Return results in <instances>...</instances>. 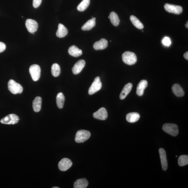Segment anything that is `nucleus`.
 I'll return each mask as SVG.
<instances>
[{
  "mask_svg": "<svg viewBox=\"0 0 188 188\" xmlns=\"http://www.w3.org/2000/svg\"><path fill=\"white\" fill-rule=\"evenodd\" d=\"M42 99L40 96H37L34 99L33 103V107L34 112H38L41 109Z\"/></svg>",
  "mask_w": 188,
  "mask_h": 188,
  "instance_id": "21",
  "label": "nucleus"
},
{
  "mask_svg": "<svg viewBox=\"0 0 188 188\" xmlns=\"http://www.w3.org/2000/svg\"><path fill=\"white\" fill-rule=\"evenodd\" d=\"M42 0H33V6L34 8H38L41 3Z\"/></svg>",
  "mask_w": 188,
  "mask_h": 188,
  "instance_id": "31",
  "label": "nucleus"
},
{
  "mask_svg": "<svg viewBox=\"0 0 188 188\" xmlns=\"http://www.w3.org/2000/svg\"><path fill=\"white\" fill-rule=\"evenodd\" d=\"M178 164L180 166H184L188 164V156L187 155L180 156L178 159Z\"/></svg>",
  "mask_w": 188,
  "mask_h": 188,
  "instance_id": "29",
  "label": "nucleus"
},
{
  "mask_svg": "<svg viewBox=\"0 0 188 188\" xmlns=\"http://www.w3.org/2000/svg\"><path fill=\"white\" fill-rule=\"evenodd\" d=\"M29 71L34 81H37L39 80L40 78L41 73L40 66L36 64L32 65L30 67Z\"/></svg>",
  "mask_w": 188,
  "mask_h": 188,
  "instance_id": "5",
  "label": "nucleus"
},
{
  "mask_svg": "<svg viewBox=\"0 0 188 188\" xmlns=\"http://www.w3.org/2000/svg\"><path fill=\"white\" fill-rule=\"evenodd\" d=\"M163 44L165 46H169L171 44L170 39L168 37H165L162 40Z\"/></svg>",
  "mask_w": 188,
  "mask_h": 188,
  "instance_id": "30",
  "label": "nucleus"
},
{
  "mask_svg": "<svg viewBox=\"0 0 188 188\" xmlns=\"http://www.w3.org/2000/svg\"><path fill=\"white\" fill-rule=\"evenodd\" d=\"M140 118V115L136 112H132L128 114L126 116V120L130 123L137 122Z\"/></svg>",
  "mask_w": 188,
  "mask_h": 188,
  "instance_id": "20",
  "label": "nucleus"
},
{
  "mask_svg": "<svg viewBox=\"0 0 188 188\" xmlns=\"http://www.w3.org/2000/svg\"><path fill=\"white\" fill-rule=\"evenodd\" d=\"M172 92L175 95L179 97H181L184 95L183 90L179 84H175L173 85L172 88Z\"/></svg>",
  "mask_w": 188,
  "mask_h": 188,
  "instance_id": "19",
  "label": "nucleus"
},
{
  "mask_svg": "<svg viewBox=\"0 0 188 188\" xmlns=\"http://www.w3.org/2000/svg\"><path fill=\"white\" fill-rule=\"evenodd\" d=\"M9 90L14 95L20 94L23 92V87L18 83L13 80H9L8 83Z\"/></svg>",
  "mask_w": 188,
  "mask_h": 188,
  "instance_id": "3",
  "label": "nucleus"
},
{
  "mask_svg": "<svg viewBox=\"0 0 188 188\" xmlns=\"http://www.w3.org/2000/svg\"><path fill=\"white\" fill-rule=\"evenodd\" d=\"M26 26L28 31L31 33L35 32L38 28V24L37 22L31 19L27 20Z\"/></svg>",
  "mask_w": 188,
  "mask_h": 188,
  "instance_id": "10",
  "label": "nucleus"
},
{
  "mask_svg": "<svg viewBox=\"0 0 188 188\" xmlns=\"http://www.w3.org/2000/svg\"><path fill=\"white\" fill-rule=\"evenodd\" d=\"M109 17L111 23L113 25L115 26L118 25L120 23V20L117 13L114 12H111Z\"/></svg>",
  "mask_w": 188,
  "mask_h": 188,
  "instance_id": "25",
  "label": "nucleus"
},
{
  "mask_svg": "<svg viewBox=\"0 0 188 188\" xmlns=\"http://www.w3.org/2000/svg\"><path fill=\"white\" fill-rule=\"evenodd\" d=\"M85 60H81L78 61L72 68L73 73L75 75L80 73L85 67Z\"/></svg>",
  "mask_w": 188,
  "mask_h": 188,
  "instance_id": "13",
  "label": "nucleus"
},
{
  "mask_svg": "<svg viewBox=\"0 0 188 188\" xmlns=\"http://www.w3.org/2000/svg\"><path fill=\"white\" fill-rule=\"evenodd\" d=\"M184 58L185 59H186V60H188V52H187L186 53H185L184 55Z\"/></svg>",
  "mask_w": 188,
  "mask_h": 188,
  "instance_id": "33",
  "label": "nucleus"
},
{
  "mask_svg": "<svg viewBox=\"0 0 188 188\" xmlns=\"http://www.w3.org/2000/svg\"><path fill=\"white\" fill-rule=\"evenodd\" d=\"M102 85V83L100 81V78L97 77L95 78L92 85L89 89L88 91L89 94L90 95H92L98 92L101 89Z\"/></svg>",
  "mask_w": 188,
  "mask_h": 188,
  "instance_id": "7",
  "label": "nucleus"
},
{
  "mask_svg": "<svg viewBox=\"0 0 188 188\" xmlns=\"http://www.w3.org/2000/svg\"><path fill=\"white\" fill-rule=\"evenodd\" d=\"M59 187H53L52 188H59Z\"/></svg>",
  "mask_w": 188,
  "mask_h": 188,
  "instance_id": "35",
  "label": "nucleus"
},
{
  "mask_svg": "<svg viewBox=\"0 0 188 188\" xmlns=\"http://www.w3.org/2000/svg\"><path fill=\"white\" fill-rule=\"evenodd\" d=\"M159 153L162 169L164 171H166L168 169L166 154L165 150L162 148H160Z\"/></svg>",
  "mask_w": 188,
  "mask_h": 188,
  "instance_id": "12",
  "label": "nucleus"
},
{
  "mask_svg": "<svg viewBox=\"0 0 188 188\" xmlns=\"http://www.w3.org/2000/svg\"><path fill=\"white\" fill-rule=\"evenodd\" d=\"M91 136L90 132L85 130H80L77 132L75 138L76 143H83L88 140Z\"/></svg>",
  "mask_w": 188,
  "mask_h": 188,
  "instance_id": "4",
  "label": "nucleus"
},
{
  "mask_svg": "<svg viewBox=\"0 0 188 188\" xmlns=\"http://www.w3.org/2000/svg\"><path fill=\"white\" fill-rule=\"evenodd\" d=\"M166 11L169 13L179 14L182 13L183 8L181 6L169 4H166L164 6Z\"/></svg>",
  "mask_w": 188,
  "mask_h": 188,
  "instance_id": "8",
  "label": "nucleus"
},
{
  "mask_svg": "<svg viewBox=\"0 0 188 188\" xmlns=\"http://www.w3.org/2000/svg\"><path fill=\"white\" fill-rule=\"evenodd\" d=\"M72 164L73 163L70 159L68 158H63L59 162L58 167L61 171L65 172L70 169Z\"/></svg>",
  "mask_w": 188,
  "mask_h": 188,
  "instance_id": "9",
  "label": "nucleus"
},
{
  "mask_svg": "<svg viewBox=\"0 0 188 188\" xmlns=\"http://www.w3.org/2000/svg\"><path fill=\"white\" fill-rule=\"evenodd\" d=\"M124 62L128 65H134L137 61V57L135 53L130 51H126L122 56Z\"/></svg>",
  "mask_w": 188,
  "mask_h": 188,
  "instance_id": "1",
  "label": "nucleus"
},
{
  "mask_svg": "<svg viewBox=\"0 0 188 188\" xmlns=\"http://www.w3.org/2000/svg\"><path fill=\"white\" fill-rule=\"evenodd\" d=\"M90 3V0H83L78 5L77 9L79 11L82 12L87 8Z\"/></svg>",
  "mask_w": 188,
  "mask_h": 188,
  "instance_id": "28",
  "label": "nucleus"
},
{
  "mask_svg": "<svg viewBox=\"0 0 188 188\" xmlns=\"http://www.w3.org/2000/svg\"><path fill=\"white\" fill-rule=\"evenodd\" d=\"M19 120L20 119L18 116L12 114L2 118L1 120V122L4 124L15 125L18 123Z\"/></svg>",
  "mask_w": 188,
  "mask_h": 188,
  "instance_id": "6",
  "label": "nucleus"
},
{
  "mask_svg": "<svg viewBox=\"0 0 188 188\" xmlns=\"http://www.w3.org/2000/svg\"><path fill=\"white\" fill-rule=\"evenodd\" d=\"M65 100V98L63 94L61 92L59 93L56 96V102L57 105L59 109L63 108Z\"/></svg>",
  "mask_w": 188,
  "mask_h": 188,
  "instance_id": "24",
  "label": "nucleus"
},
{
  "mask_svg": "<svg viewBox=\"0 0 188 188\" xmlns=\"http://www.w3.org/2000/svg\"><path fill=\"white\" fill-rule=\"evenodd\" d=\"M68 33L67 28L63 24H59L58 29L56 33V36L59 38H63L67 35Z\"/></svg>",
  "mask_w": 188,
  "mask_h": 188,
  "instance_id": "16",
  "label": "nucleus"
},
{
  "mask_svg": "<svg viewBox=\"0 0 188 188\" xmlns=\"http://www.w3.org/2000/svg\"><path fill=\"white\" fill-rule=\"evenodd\" d=\"M107 46V41L105 39L102 38L94 43L93 48L96 50H102L106 49Z\"/></svg>",
  "mask_w": 188,
  "mask_h": 188,
  "instance_id": "14",
  "label": "nucleus"
},
{
  "mask_svg": "<svg viewBox=\"0 0 188 188\" xmlns=\"http://www.w3.org/2000/svg\"><path fill=\"white\" fill-rule=\"evenodd\" d=\"M132 85L131 83H128L125 86L120 95L121 99H124L126 97L132 90Z\"/></svg>",
  "mask_w": 188,
  "mask_h": 188,
  "instance_id": "17",
  "label": "nucleus"
},
{
  "mask_svg": "<svg viewBox=\"0 0 188 188\" xmlns=\"http://www.w3.org/2000/svg\"><path fill=\"white\" fill-rule=\"evenodd\" d=\"M130 20L132 24L138 29H142L143 28V25L137 17L134 16H131L130 17Z\"/></svg>",
  "mask_w": 188,
  "mask_h": 188,
  "instance_id": "26",
  "label": "nucleus"
},
{
  "mask_svg": "<svg viewBox=\"0 0 188 188\" xmlns=\"http://www.w3.org/2000/svg\"><path fill=\"white\" fill-rule=\"evenodd\" d=\"M148 83L147 81L145 80H141L138 85L137 88L136 93L139 96H142L144 93V90L147 87Z\"/></svg>",
  "mask_w": 188,
  "mask_h": 188,
  "instance_id": "15",
  "label": "nucleus"
},
{
  "mask_svg": "<svg viewBox=\"0 0 188 188\" xmlns=\"http://www.w3.org/2000/svg\"><path fill=\"white\" fill-rule=\"evenodd\" d=\"M162 129L165 132L173 136H176L179 134V128L178 126L174 124H165L163 126Z\"/></svg>",
  "mask_w": 188,
  "mask_h": 188,
  "instance_id": "2",
  "label": "nucleus"
},
{
  "mask_svg": "<svg viewBox=\"0 0 188 188\" xmlns=\"http://www.w3.org/2000/svg\"><path fill=\"white\" fill-rule=\"evenodd\" d=\"M185 27H186V28H188V21L187 22V23L186 24H185Z\"/></svg>",
  "mask_w": 188,
  "mask_h": 188,
  "instance_id": "34",
  "label": "nucleus"
},
{
  "mask_svg": "<svg viewBox=\"0 0 188 188\" xmlns=\"http://www.w3.org/2000/svg\"><path fill=\"white\" fill-rule=\"evenodd\" d=\"M89 183L85 179H81L76 180L74 185V188H86L88 186Z\"/></svg>",
  "mask_w": 188,
  "mask_h": 188,
  "instance_id": "22",
  "label": "nucleus"
},
{
  "mask_svg": "<svg viewBox=\"0 0 188 188\" xmlns=\"http://www.w3.org/2000/svg\"><path fill=\"white\" fill-rule=\"evenodd\" d=\"M93 117L98 120H106L108 117L107 110L104 108H101L98 111L93 113Z\"/></svg>",
  "mask_w": 188,
  "mask_h": 188,
  "instance_id": "11",
  "label": "nucleus"
},
{
  "mask_svg": "<svg viewBox=\"0 0 188 188\" xmlns=\"http://www.w3.org/2000/svg\"><path fill=\"white\" fill-rule=\"evenodd\" d=\"M68 53L72 56L77 57L82 54V51L75 45L71 46L68 49Z\"/></svg>",
  "mask_w": 188,
  "mask_h": 188,
  "instance_id": "18",
  "label": "nucleus"
},
{
  "mask_svg": "<svg viewBox=\"0 0 188 188\" xmlns=\"http://www.w3.org/2000/svg\"><path fill=\"white\" fill-rule=\"evenodd\" d=\"M96 25V18H94L88 20L81 27L83 31H89L92 29Z\"/></svg>",
  "mask_w": 188,
  "mask_h": 188,
  "instance_id": "23",
  "label": "nucleus"
},
{
  "mask_svg": "<svg viewBox=\"0 0 188 188\" xmlns=\"http://www.w3.org/2000/svg\"><path fill=\"white\" fill-rule=\"evenodd\" d=\"M6 48L5 44L4 43L0 42V53L4 51Z\"/></svg>",
  "mask_w": 188,
  "mask_h": 188,
  "instance_id": "32",
  "label": "nucleus"
},
{
  "mask_svg": "<svg viewBox=\"0 0 188 188\" xmlns=\"http://www.w3.org/2000/svg\"><path fill=\"white\" fill-rule=\"evenodd\" d=\"M61 73L60 66L58 64L54 63L51 67V73L52 75L55 77L58 76Z\"/></svg>",
  "mask_w": 188,
  "mask_h": 188,
  "instance_id": "27",
  "label": "nucleus"
}]
</instances>
